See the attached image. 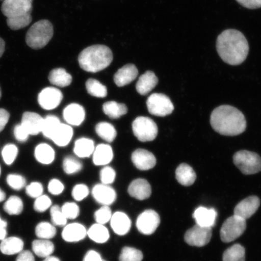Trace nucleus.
<instances>
[{
	"label": "nucleus",
	"mask_w": 261,
	"mask_h": 261,
	"mask_svg": "<svg viewBox=\"0 0 261 261\" xmlns=\"http://www.w3.org/2000/svg\"><path fill=\"white\" fill-rule=\"evenodd\" d=\"M10 117V114L8 111L0 109V132L5 129L7 125Z\"/></svg>",
	"instance_id": "6e6d98bb"
},
{
	"label": "nucleus",
	"mask_w": 261,
	"mask_h": 261,
	"mask_svg": "<svg viewBox=\"0 0 261 261\" xmlns=\"http://www.w3.org/2000/svg\"><path fill=\"white\" fill-rule=\"evenodd\" d=\"M44 119L39 114L25 112L22 117L21 125L27 130L29 135H37L41 133Z\"/></svg>",
	"instance_id": "6ab92c4d"
},
{
	"label": "nucleus",
	"mask_w": 261,
	"mask_h": 261,
	"mask_svg": "<svg viewBox=\"0 0 261 261\" xmlns=\"http://www.w3.org/2000/svg\"><path fill=\"white\" fill-rule=\"evenodd\" d=\"M23 247V241L20 238L14 237L5 238L0 244V250L6 255L20 253Z\"/></svg>",
	"instance_id": "a878e982"
},
{
	"label": "nucleus",
	"mask_w": 261,
	"mask_h": 261,
	"mask_svg": "<svg viewBox=\"0 0 261 261\" xmlns=\"http://www.w3.org/2000/svg\"><path fill=\"white\" fill-rule=\"evenodd\" d=\"M16 261H35L34 254L29 250L21 251L19 253Z\"/></svg>",
	"instance_id": "4d7b16f0"
},
{
	"label": "nucleus",
	"mask_w": 261,
	"mask_h": 261,
	"mask_svg": "<svg viewBox=\"0 0 261 261\" xmlns=\"http://www.w3.org/2000/svg\"><path fill=\"white\" fill-rule=\"evenodd\" d=\"M134 135L139 141H152L158 134V127L154 120L149 117L140 116L134 120L132 125Z\"/></svg>",
	"instance_id": "0eeeda50"
},
{
	"label": "nucleus",
	"mask_w": 261,
	"mask_h": 261,
	"mask_svg": "<svg viewBox=\"0 0 261 261\" xmlns=\"http://www.w3.org/2000/svg\"><path fill=\"white\" fill-rule=\"evenodd\" d=\"M83 168V165L73 156H67L64 160L63 169L67 174H74L80 172Z\"/></svg>",
	"instance_id": "a19ab883"
},
{
	"label": "nucleus",
	"mask_w": 261,
	"mask_h": 261,
	"mask_svg": "<svg viewBox=\"0 0 261 261\" xmlns=\"http://www.w3.org/2000/svg\"><path fill=\"white\" fill-rule=\"evenodd\" d=\"M111 226L114 232L119 236H125L128 233L132 226V222L128 215L121 212H117L110 220Z\"/></svg>",
	"instance_id": "412c9836"
},
{
	"label": "nucleus",
	"mask_w": 261,
	"mask_h": 261,
	"mask_svg": "<svg viewBox=\"0 0 261 261\" xmlns=\"http://www.w3.org/2000/svg\"><path fill=\"white\" fill-rule=\"evenodd\" d=\"M43 261H60V260L56 256H50L45 257Z\"/></svg>",
	"instance_id": "680f3d73"
},
{
	"label": "nucleus",
	"mask_w": 261,
	"mask_h": 261,
	"mask_svg": "<svg viewBox=\"0 0 261 261\" xmlns=\"http://www.w3.org/2000/svg\"><path fill=\"white\" fill-rule=\"evenodd\" d=\"M146 106L149 113L156 116L169 115L174 110L171 99L165 94L161 93L151 94L147 100Z\"/></svg>",
	"instance_id": "1a4fd4ad"
},
{
	"label": "nucleus",
	"mask_w": 261,
	"mask_h": 261,
	"mask_svg": "<svg viewBox=\"0 0 261 261\" xmlns=\"http://www.w3.org/2000/svg\"><path fill=\"white\" fill-rule=\"evenodd\" d=\"M246 250L239 244L233 245L225 251L223 255V261H245Z\"/></svg>",
	"instance_id": "72a5a7b5"
},
{
	"label": "nucleus",
	"mask_w": 261,
	"mask_h": 261,
	"mask_svg": "<svg viewBox=\"0 0 261 261\" xmlns=\"http://www.w3.org/2000/svg\"><path fill=\"white\" fill-rule=\"evenodd\" d=\"M95 149L92 140L88 138H81L74 143V152L81 158H89L93 154Z\"/></svg>",
	"instance_id": "c85d7f7f"
},
{
	"label": "nucleus",
	"mask_w": 261,
	"mask_h": 261,
	"mask_svg": "<svg viewBox=\"0 0 261 261\" xmlns=\"http://www.w3.org/2000/svg\"><path fill=\"white\" fill-rule=\"evenodd\" d=\"M112 211L109 205H103L94 214V218L98 224H105L110 221L112 217Z\"/></svg>",
	"instance_id": "c03bdc74"
},
{
	"label": "nucleus",
	"mask_w": 261,
	"mask_h": 261,
	"mask_svg": "<svg viewBox=\"0 0 261 261\" xmlns=\"http://www.w3.org/2000/svg\"><path fill=\"white\" fill-rule=\"evenodd\" d=\"M116 172L112 167L106 166L101 170L100 178L102 184L109 185L115 180Z\"/></svg>",
	"instance_id": "de8ad7c7"
},
{
	"label": "nucleus",
	"mask_w": 261,
	"mask_h": 261,
	"mask_svg": "<svg viewBox=\"0 0 261 261\" xmlns=\"http://www.w3.org/2000/svg\"><path fill=\"white\" fill-rule=\"evenodd\" d=\"M103 111L110 118L116 119L125 115L128 112V109L125 104L109 101L103 104Z\"/></svg>",
	"instance_id": "7c9ffc66"
},
{
	"label": "nucleus",
	"mask_w": 261,
	"mask_h": 261,
	"mask_svg": "<svg viewBox=\"0 0 261 261\" xmlns=\"http://www.w3.org/2000/svg\"><path fill=\"white\" fill-rule=\"evenodd\" d=\"M113 59L112 51L103 45H91L81 52L78 61L87 72L97 73L109 66Z\"/></svg>",
	"instance_id": "20e7f679"
},
{
	"label": "nucleus",
	"mask_w": 261,
	"mask_h": 261,
	"mask_svg": "<svg viewBox=\"0 0 261 261\" xmlns=\"http://www.w3.org/2000/svg\"><path fill=\"white\" fill-rule=\"evenodd\" d=\"M73 135V129L69 125L61 123L51 140L59 146H65L70 143Z\"/></svg>",
	"instance_id": "bb28decb"
},
{
	"label": "nucleus",
	"mask_w": 261,
	"mask_h": 261,
	"mask_svg": "<svg viewBox=\"0 0 261 261\" xmlns=\"http://www.w3.org/2000/svg\"><path fill=\"white\" fill-rule=\"evenodd\" d=\"M233 159L234 164L245 175L254 174L261 171V158L255 152L243 150L236 152Z\"/></svg>",
	"instance_id": "423d86ee"
},
{
	"label": "nucleus",
	"mask_w": 261,
	"mask_h": 261,
	"mask_svg": "<svg viewBox=\"0 0 261 261\" xmlns=\"http://www.w3.org/2000/svg\"><path fill=\"white\" fill-rule=\"evenodd\" d=\"M7 226V222L2 220L0 218V240H4L7 236V230H6Z\"/></svg>",
	"instance_id": "bf43d9fd"
},
{
	"label": "nucleus",
	"mask_w": 261,
	"mask_h": 261,
	"mask_svg": "<svg viewBox=\"0 0 261 261\" xmlns=\"http://www.w3.org/2000/svg\"><path fill=\"white\" fill-rule=\"evenodd\" d=\"M87 234L86 228L79 223L68 224L62 232V237L67 242H77L84 239Z\"/></svg>",
	"instance_id": "4be33fe9"
},
{
	"label": "nucleus",
	"mask_w": 261,
	"mask_h": 261,
	"mask_svg": "<svg viewBox=\"0 0 261 261\" xmlns=\"http://www.w3.org/2000/svg\"><path fill=\"white\" fill-rule=\"evenodd\" d=\"M138 68L134 64H127L114 74V83L118 87H123L132 83L138 76Z\"/></svg>",
	"instance_id": "f3484780"
},
{
	"label": "nucleus",
	"mask_w": 261,
	"mask_h": 261,
	"mask_svg": "<svg viewBox=\"0 0 261 261\" xmlns=\"http://www.w3.org/2000/svg\"><path fill=\"white\" fill-rule=\"evenodd\" d=\"M67 219L73 220L80 215V208L74 203H65L61 208Z\"/></svg>",
	"instance_id": "a18cd8bd"
},
{
	"label": "nucleus",
	"mask_w": 261,
	"mask_h": 261,
	"mask_svg": "<svg viewBox=\"0 0 261 261\" xmlns=\"http://www.w3.org/2000/svg\"><path fill=\"white\" fill-rule=\"evenodd\" d=\"M92 195L94 200L103 205L112 204L116 199V191L107 185L98 184L94 186Z\"/></svg>",
	"instance_id": "2eb2a0df"
},
{
	"label": "nucleus",
	"mask_w": 261,
	"mask_h": 261,
	"mask_svg": "<svg viewBox=\"0 0 261 261\" xmlns=\"http://www.w3.org/2000/svg\"><path fill=\"white\" fill-rule=\"evenodd\" d=\"M6 198V194L4 191L2 190L1 188H0V203L1 202L4 201Z\"/></svg>",
	"instance_id": "e2e57ef3"
},
{
	"label": "nucleus",
	"mask_w": 261,
	"mask_h": 261,
	"mask_svg": "<svg viewBox=\"0 0 261 261\" xmlns=\"http://www.w3.org/2000/svg\"><path fill=\"white\" fill-rule=\"evenodd\" d=\"M1 97H2V91H1V89H0V99H1Z\"/></svg>",
	"instance_id": "0e129e2a"
},
{
	"label": "nucleus",
	"mask_w": 261,
	"mask_h": 261,
	"mask_svg": "<svg viewBox=\"0 0 261 261\" xmlns=\"http://www.w3.org/2000/svg\"><path fill=\"white\" fill-rule=\"evenodd\" d=\"M212 236V228L196 224L186 232L185 240L191 246L203 247L210 242Z\"/></svg>",
	"instance_id": "9d476101"
},
{
	"label": "nucleus",
	"mask_w": 261,
	"mask_h": 261,
	"mask_svg": "<svg viewBox=\"0 0 261 261\" xmlns=\"http://www.w3.org/2000/svg\"><path fill=\"white\" fill-rule=\"evenodd\" d=\"M64 119L70 125L79 126L84 122L86 112L83 107L77 103L68 105L63 112Z\"/></svg>",
	"instance_id": "a211bd4d"
},
{
	"label": "nucleus",
	"mask_w": 261,
	"mask_h": 261,
	"mask_svg": "<svg viewBox=\"0 0 261 261\" xmlns=\"http://www.w3.org/2000/svg\"><path fill=\"white\" fill-rule=\"evenodd\" d=\"M128 191L132 197L139 200H144L151 196V187L146 179L138 178L130 182Z\"/></svg>",
	"instance_id": "dca6fc26"
},
{
	"label": "nucleus",
	"mask_w": 261,
	"mask_h": 261,
	"mask_svg": "<svg viewBox=\"0 0 261 261\" xmlns=\"http://www.w3.org/2000/svg\"><path fill=\"white\" fill-rule=\"evenodd\" d=\"M102 261H106V260H103H103H102Z\"/></svg>",
	"instance_id": "338daca9"
},
{
	"label": "nucleus",
	"mask_w": 261,
	"mask_h": 261,
	"mask_svg": "<svg viewBox=\"0 0 261 261\" xmlns=\"http://www.w3.org/2000/svg\"><path fill=\"white\" fill-rule=\"evenodd\" d=\"M50 215L52 223L55 226H63L66 224L67 219L59 205H55L51 207Z\"/></svg>",
	"instance_id": "79ce46f5"
},
{
	"label": "nucleus",
	"mask_w": 261,
	"mask_h": 261,
	"mask_svg": "<svg viewBox=\"0 0 261 261\" xmlns=\"http://www.w3.org/2000/svg\"><path fill=\"white\" fill-rule=\"evenodd\" d=\"M132 159L133 164L141 171L149 170L156 165L155 156L146 149H136L132 154Z\"/></svg>",
	"instance_id": "4468645a"
},
{
	"label": "nucleus",
	"mask_w": 261,
	"mask_h": 261,
	"mask_svg": "<svg viewBox=\"0 0 261 261\" xmlns=\"http://www.w3.org/2000/svg\"><path fill=\"white\" fill-rule=\"evenodd\" d=\"M23 203L17 196H12L4 204V211L10 215H18L23 211Z\"/></svg>",
	"instance_id": "e433bc0d"
},
{
	"label": "nucleus",
	"mask_w": 261,
	"mask_h": 261,
	"mask_svg": "<svg viewBox=\"0 0 261 261\" xmlns=\"http://www.w3.org/2000/svg\"><path fill=\"white\" fill-rule=\"evenodd\" d=\"M35 156L42 164L48 165L54 161L55 153L50 145L46 143H41L35 148Z\"/></svg>",
	"instance_id": "c756f323"
},
{
	"label": "nucleus",
	"mask_w": 261,
	"mask_h": 261,
	"mask_svg": "<svg viewBox=\"0 0 261 261\" xmlns=\"http://www.w3.org/2000/svg\"><path fill=\"white\" fill-rule=\"evenodd\" d=\"M217 50L225 63L238 65L246 60L249 45L242 33L234 29H227L218 36Z\"/></svg>",
	"instance_id": "f257e3e1"
},
{
	"label": "nucleus",
	"mask_w": 261,
	"mask_h": 261,
	"mask_svg": "<svg viewBox=\"0 0 261 261\" xmlns=\"http://www.w3.org/2000/svg\"><path fill=\"white\" fill-rule=\"evenodd\" d=\"M97 135L108 142H112L116 139L117 132L114 126L108 122H100L96 126Z\"/></svg>",
	"instance_id": "f704fd0d"
},
{
	"label": "nucleus",
	"mask_w": 261,
	"mask_h": 261,
	"mask_svg": "<svg viewBox=\"0 0 261 261\" xmlns=\"http://www.w3.org/2000/svg\"><path fill=\"white\" fill-rule=\"evenodd\" d=\"M86 89L90 95L96 97L103 98L107 96V89L99 81L89 79L86 82Z\"/></svg>",
	"instance_id": "58836bf2"
},
{
	"label": "nucleus",
	"mask_w": 261,
	"mask_h": 261,
	"mask_svg": "<svg viewBox=\"0 0 261 261\" xmlns=\"http://www.w3.org/2000/svg\"><path fill=\"white\" fill-rule=\"evenodd\" d=\"M243 7L250 9L261 8V0H237Z\"/></svg>",
	"instance_id": "5fc2aeb1"
},
{
	"label": "nucleus",
	"mask_w": 261,
	"mask_h": 261,
	"mask_svg": "<svg viewBox=\"0 0 261 261\" xmlns=\"http://www.w3.org/2000/svg\"><path fill=\"white\" fill-rule=\"evenodd\" d=\"M32 250L36 255L47 257L51 255L55 250L54 244L48 240H37L33 241Z\"/></svg>",
	"instance_id": "2f4dec72"
},
{
	"label": "nucleus",
	"mask_w": 261,
	"mask_h": 261,
	"mask_svg": "<svg viewBox=\"0 0 261 261\" xmlns=\"http://www.w3.org/2000/svg\"><path fill=\"white\" fill-rule=\"evenodd\" d=\"M93 163L97 166H104L112 161L113 151L109 145L100 144L94 150Z\"/></svg>",
	"instance_id": "393cba45"
},
{
	"label": "nucleus",
	"mask_w": 261,
	"mask_h": 261,
	"mask_svg": "<svg viewBox=\"0 0 261 261\" xmlns=\"http://www.w3.org/2000/svg\"><path fill=\"white\" fill-rule=\"evenodd\" d=\"M5 50V42L2 38H0V58L2 57Z\"/></svg>",
	"instance_id": "052dcab7"
},
{
	"label": "nucleus",
	"mask_w": 261,
	"mask_h": 261,
	"mask_svg": "<svg viewBox=\"0 0 261 261\" xmlns=\"http://www.w3.org/2000/svg\"><path fill=\"white\" fill-rule=\"evenodd\" d=\"M48 190L50 194L58 195H60L64 190V186L57 179H53L49 182Z\"/></svg>",
	"instance_id": "603ef678"
},
{
	"label": "nucleus",
	"mask_w": 261,
	"mask_h": 261,
	"mask_svg": "<svg viewBox=\"0 0 261 261\" xmlns=\"http://www.w3.org/2000/svg\"><path fill=\"white\" fill-rule=\"evenodd\" d=\"M35 234L40 239L49 240L56 236L57 229L54 225L47 222H41L36 227Z\"/></svg>",
	"instance_id": "4c0bfd02"
},
{
	"label": "nucleus",
	"mask_w": 261,
	"mask_h": 261,
	"mask_svg": "<svg viewBox=\"0 0 261 261\" xmlns=\"http://www.w3.org/2000/svg\"><path fill=\"white\" fill-rule=\"evenodd\" d=\"M51 204V201L47 195H42L36 198L34 207L35 211L44 212L46 211Z\"/></svg>",
	"instance_id": "09e8293b"
},
{
	"label": "nucleus",
	"mask_w": 261,
	"mask_h": 261,
	"mask_svg": "<svg viewBox=\"0 0 261 261\" xmlns=\"http://www.w3.org/2000/svg\"><path fill=\"white\" fill-rule=\"evenodd\" d=\"M63 99L60 90L55 87H47L42 90L38 95V103L42 109L51 110L56 109Z\"/></svg>",
	"instance_id": "f8f14e48"
},
{
	"label": "nucleus",
	"mask_w": 261,
	"mask_h": 261,
	"mask_svg": "<svg viewBox=\"0 0 261 261\" xmlns=\"http://www.w3.org/2000/svg\"><path fill=\"white\" fill-rule=\"evenodd\" d=\"M175 177L179 184L184 187H190L194 184L197 175L190 166L182 163L176 169Z\"/></svg>",
	"instance_id": "b1692460"
},
{
	"label": "nucleus",
	"mask_w": 261,
	"mask_h": 261,
	"mask_svg": "<svg viewBox=\"0 0 261 261\" xmlns=\"http://www.w3.org/2000/svg\"><path fill=\"white\" fill-rule=\"evenodd\" d=\"M14 135L16 140L19 142H24L28 139L29 134L21 124L17 125L14 128Z\"/></svg>",
	"instance_id": "864d4df0"
},
{
	"label": "nucleus",
	"mask_w": 261,
	"mask_h": 261,
	"mask_svg": "<svg viewBox=\"0 0 261 261\" xmlns=\"http://www.w3.org/2000/svg\"><path fill=\"white\" fill-rule=\"evenodd\" d=\"M33 0H5L2 12L7 18V24L12 30L27 27L32 21Z\"/></svg>",
	"instance_id": "7ed1b4c3"
},
{
	"label": "nucleus",
	"mask_w": 261,
	"mask_h": 261,
	"mask_svg": "<svg viewBox=\"0 0 261 261\" xmlns=\"http://www.w3.org/2000/svg\"><path fill=\"white\" fill-rule=\"evenodd\" d=\"M211 124L215 132L228 136L241 135L247 126L244 114L230 106H221L215 109L211 114Z\"/></svg>",
	"instance_id": "f03ea898"
},
{
	"label": "nucleus",
	"mask_w": 261,
	"mask_h": 261,
	"mask_svg": "<svg viewBox=\"0 0 261 261\" xmlns=\"http://www.w3.org/2000/svg\"><path fill=\"white\" fill-rule=\"evenodd\" d=\"M7 182L9 187L16 191L21 190L25 187L26 181L21 175L11 174L7 177Z\"/></svg>",
	"instance_id": "49530a36"
},
{
	"label": "nucleus",
	"mask_w": 261,
	"mask_h": 261,
	"mask_svg": "<svg viewBox=\"0 0 261 261\" xmlns=\"http://www.w3.org/2000/svg\"><path fill=\"white\" fill-rule=\"evenodd\" d=\"M54 36V27L46 19L32 25L25 36V42L33 49H40L46 45Z\"/></svg>",
	"instance_id": "39448f33"
},
{
	"label": "nucleus",
	"mask_w": 261,
	"mask_h": 261,
	"mask_svg": "<svg viewBox=\"0 0 261 261\" xmlns=\"http://www.w3.org/2000/svg\"><path fill=\"white\" fill-rule=\"evenodd\" d=\"M103 259L99 253L96 251L90 250L85 256L83 261H102Z\"/></svg>",
	"instance_id": "13d9d810"
},
{
	"label": "nucleus",
	"mask_w": 261,
	"mask_h": 261,
	"mask_svg": "<svg viewBox=\"0 0 261 261\" xmlns=\"http://www.w3.org/2000/svg\"><path fill=\"white\" fill-rule=\"evenodd\" d=\"M217 217V212L214 208L199 207L193 214V217L199 226L211 227L214 226Z\"/></svg>",
	"instance_id": "aec40b11"
},
{
	"label": "nucleus",
	"mask_w": 261,
	"mask_h": 261,
	"mask_svg": "<svg viewBox=\"0 0 261 261\" xmlns=\"http://www.w3.org/2000/svg\"><path fill=\"white\" fill-rule=\"evenodd\" d=\"M259 198L256 196H250L240 202L234 208V215L245 220L249 219L256 213L260 206Z\"/></svg>",
	"instance_id": "ddd939ff"
},
{
	"label": "nucleus",
	"mask_w": 261,
	"mask_h": 261,
	"mask_svg": "<svg viewBox=\"0 0 261 261\" xmlns=\"http://www.w3.org/2000/svg\"><path fill=\"white\" fill-rule=\"evenodd\" d=\"M25 191L26 194L29 197L37 198L40 197L42 193H43V187H42L40 182H32L31 185L26 187Z\"/></svg>",
	"instance_id": "3c124183"
},
{
	"label": "nucleus",
	"mask_w": 261,
	"mask_h": 261,
	"mask_svg": "<svg viewBox=\"0 0 261 261\" xmlns=\"http://www.w3.org/2000/svg\"><path fill=\"white\" fill-rule=\"evenodd\" d=\"M48 80L54 86L65 87L70 86L72 82V76L64 68H58L50 71Z\"/></svg>",
	"instance_id": "cd10ccee"
},
{
	"label": "nucleus",
	"mask_w": 261,
	"mask_h": 261,
	"mask_svg": "<svg viewBox=\"0 0 261 261\" xmlns=\"http://www.w3.org/2000/svg\"><path fill=\"white\" fill-rule=\"evenodd\" d=\"M89 194V188L83 184L77 185L73 189L72 196L75 200L80 201L86 198Z\"/></svg>",
	"instance_id": "8fccbe9b"
},
{
	"label": "nucleus",
	"mask_w": 261,
	"mask_h": 261,
	"mask_svg": "<svg viewBox=\"0 0 261 261\" xmlns=\"http://www.w3.org/2000/svg\"><path fill=\"white\" fill-rule=\"evenodd\" d=\"M247 227L246 220L233 215L224 221L220 230L222 241L230 243L244 233Z\"/></svg>",
	"instance_id": "6e6552de"
},
{
	"label": "nucleus",
	"mask_w": 261,
	"mask_h": 261,
	"mask_svg": "<svg viewBox=\"0 0 261 261\" xmlns=\"http://www.w3.org/2000/svg\"><path fill=\"white\" fill-rule=\"evenodd\" d=\"M88 236L91 240L97 243H104L109 240V231L107 228L100 224H93L87 231Z\"/></svg>",
	"instance_id": "473e14b6"
},
{
	"label": "nucleus",
	"mask_w": 261,
	"mask_h": 261,
	"mask_svg": "<svg viewBox=\"0 0 261 261\" xmlns=\"http://www.w3.org/2000/svg\"><path fill=\"white\" fill-rule=\"evenodd\" d=\"M60 119L55 116H47L44 119L41 133L48 139H51L55 132L60 126Z\"/></svg>",
	"instance_id": "c9c22d12"
},
{
	"label": "nucleus",
	"mask_w": 261,
	"mask_h": 261,
	"mask_svg": "<svg viewBox=\"0 0 261 261\" xmlns=\"http://www.w3.org/2000/svg\"><path fill=\"white\" fill-rule=\"evenodd\" d=\"M18 153L17 147L15 145H6L2 150L3 160L6 164L10 165L15 161Z\"/></svg>",
	"instance_id": "37998d69"
},
{
	"label": "nucleus",
	"mask_w": 261,
	"mask_h": 261,
	"mask_svg": "<svg viewBox=\"0 0 261 261\" xmlns=\"http://www.w3.org/2000/svg\"><path fill=\"white\" fill-rule=\"evenodd\" d=\"M0 174H1V168H0Z\"/></svg>",
	"instance_id": "69168bd1"
},
{
	"label": "nucleus",
	"mask_w": 261,
	"mask_h": 261,
	"mask_svg": "<svg viewBox=\"0 0 261 261\" xmlns=\"http://www.w3.org/2000/svg\"><path fill=\"white\" fill-rule=\"evenodd\" d=\"M143 253L135 248L125 247L120 254L119 261H142Z\"/></svg>",
	"instance_id": "ea45409f"
},
{
	"label": "nucleus",
	"mask_w": 261,
	"mask_h": 261,
	"mask_svg": "<svg viewBox=\"0 0 261 261\" xmlns=\"http://www.w3.org/2000/svg\"><path fill=\"white\" fill-rule=\"evenodd\" d=\"M158 82V78L154 72L146 71L139 77L136 84V90L141 95H146L154 89Z\"/></svg>",
	"instance_id": "5701e85b"
},
{
	"label": "nucleus",
	"mask_w": 261,
	"mask_h": 261,
	"mask_svg": "<svg viewBox=\"0 0 261 261\" xmlns=\"http://www.w3.org/2000/svg\"><path fill=\"white\" fill-rule=\"evenodd\" d=\"M160 223L161 218L159 214L154 211L146 210L138 217L136 226L140 233L149 236L155 232Z\"/></svg>",
	"instance_id": "9b49d317"
}]
</instances>
